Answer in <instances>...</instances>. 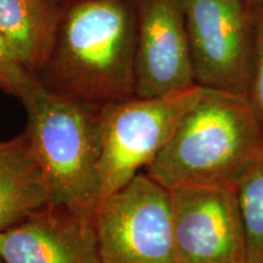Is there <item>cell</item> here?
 <instances>
[{
    "instance_id": "16",
    "label": "cell",
    "mask_w": 263,
    "mask_h": 263,
    "mask_svg": "<svg viewBox=\"0 0 263 263\" xmlns=\"http://www.w3.org/2000/svg\"><path fill=\"white\" fill-rule=\"evenodd\" d=\"M0 263H5V262H4V261H3V259H2V258H0Z\"/></svg>"
},
{
    "instance_id": "10",
    "label": "cell",
    "mask_w": 263,
    "mask_h": 263,
    "mask_svg": "<svg viewBox=\"0 0 263 263\" xmlns=\"http://www.w3.org/2000/svg\"><path fill=\"white\" fill-rule=\"evenodd\" d=\"M51 203V194L25 133L0 141V233Z\"/></svg>"
},
{
    "instance_id": "9",
    "label": "cell",
    "mask_w": 263,
    "mask_h": 263,
    "mask_svg": "<svg viewBox=\"0 0 263 263\" xmlns=\"http://www.w3.org/2000/svg\"><path fill=\"white\" fill-rule=\"evenodd\" d=\"M5 263H101L93 218L49 203L0 233Z\"/></svg>"
},
{
    "instance_id": "3",
    "label": "cell",
    "mask_w": 263,
    "mask_h": 263,
    "mask_svg": "<svg viewBox=\"0 0 263 263\" xmlns=\"http://www.w3.org/2000/svg\"><path fill=\"white\" fill-rule=\"evenodd\" d=\"M24 133L41 166L51 203L93 218L99 205L101 106L49 89L37 80L20 98Z\"/></svg>"
},
{
    "instance_id": "5",
    "label": "cell",
    "mask_w": 263,
    "mask_h": 263,
    "mask_svg": "<svg viewBox=\"0 0 263 263\" xmlns=\"http://www.w3.org/2000/svg\"><path fill=\"white\" fill-rule=\"evenodd\" d=\"M93 226L101 263H180L170 192L146 173L100 201Z\"/></svg>"
},
{
    "instance_id": "7",
    "label": "cell",
    "mask_w": 263,
    "mask_h": 263,
    "mask_svg": "<svg viewBox=\"0 0 263 263\" xmlns=\"http://www.w3.org/2000/svg\"><path fill=\"white\" fill-rule=\"evenodd\" d=\"M170 192L180 263H248V242L235 189L183 186Z\"/></svg>"
},
{
    "instance_id": "4",
    "label": "cell",
    "mask_w": 263,
    "mask_h": 263,
    "mask_svg": "<svg viewBox=\"0 0 263 263\" xmlns=\"http://www.w3.org/2000/svg\"><path fill=\"white\" fill-rule=\"evenodd\" d=\"M205 91L196 84L168 97H132L101 106L99 203L156 159L182 117Z\"/></svg>"
},
{
    "instance_id": "11",
    "label": "cell",
    "mask_w": 263,
    "mask_h": 263,
    "mask_svg": "<svg viewBox=\"0 0 263 263\" xmlns=\"http://www.w3.org/2000/svg\"><path fill=\"white\" fill-rule=\"evenodd\" d=\"M59 6L60 0H0V34L35 78L50 50Z\"/></svg>"
},
{
    "instance_id": "13",
    "label": "cell",
    "mask_w": 263,
    "mask_h": 263,
    "mask_svg": "<svg viewBox=\"0 0 263 263\" xmlns=\"http://www.w3.org/2000/svg\"><path fill=\"white\" fill-rule=\"evenodd\" d=\"M254 6L255 52L246 98L263 129V6Z\"/></svg>"
},
{
    "instance_id": "2",
    "label": "cell",
    "mask_w": 263,
    "mask_h": 263,
    "mask_svg": "<svg viewBox=\"0 0 263 263\" xmlns=\"http://www.w3.org/2000/svg\"><path fill=\"white\" fill-rule=\"evenodd\" d=\"M263 155V129L244 94L207 89L145 173L164 189L232 186Z\"/></svg>"
},
{
    "instance_id": "15",
    "label": "cell",
    "mask_w": 263,
    "mask_h": 263,
    "mask_svg": "<svg viewBox=\"0 0 263 263\" xmlns=\"http://www.w3.org/2000/svg\"><path fill=\"white\" fill-rule=\"evenodd\" d=\"M250 4L252 5H258V6H263V0H248Z\"/></svg>"
},
{
    "instance_id": "1",
    "label": "cell",
    "mask_w": 263,
    "mask_h": 263,
    "mask_svg": "<svg viewBox=\"0 0 263 263\" xmlns=\"http://www.w3.org/2000/svg\"><path fill=\"white\" fill-rule=\"evenodd\" d=\"M136 41L133 0H60L50 50L37 80L99 105L129 99Z\"/></svg>"
},
{
    "instance_id": "8",
    "label": "cell",
    "mask_w": 263,
    "mask_h": 263,
    "mask_svg": "<svg viewBox=\"0 0 263 263\" xmlns=\"http://www.w3.org/2000/svg\"><path fill=\"white\" fill-rule=\"evenodd\" d=\"M133 2L137 18L134 97H168L196 85L184 0Z\"/></svg>"
},
{
    "instance_id": "6",
    "label": "cell",
    "mask_w": 263,
    "mask_h": 263,
    "mask_svg": "<svg viewBox=\"0 0 263 263\" xmlns=\"http://www.w3.org/2000/svg\"><path fill=\"white\" fill-rule=\"evenodd\" d=\"M195 83L248 93L255 52L254 6L248 0H184Z\"/></svg>"
},
{
    "instance_id": "12",
    "label": "cell",
    "mask_w": 263,
    "mask_h": 263,
    "mask_svg": "<svg viewBox=\"0 0 263 263\" xmlns=\"http://www.w3.org/2000/svg\"><path fill=\"white\" fill-rule=\"evenodd\" d=\"M248 242V263H263V155L235 185Z\"/></svg>"
},
{
    "instance_id": "14",
    "label": "cell",
    "mask_w": 263,
    "mask_h": 263,
    "mask_svg": "<svg viewBox=\"0 0 263 263\" xmlns=\"http://www.w3.org/2000/svg\"><path fill=\"white\" fill-rule=\"evenodd\" d=\"M35 82L37 78L33 77L15 58L0 34V89L20 99Z\"/></svg>"
}]
</instances>
